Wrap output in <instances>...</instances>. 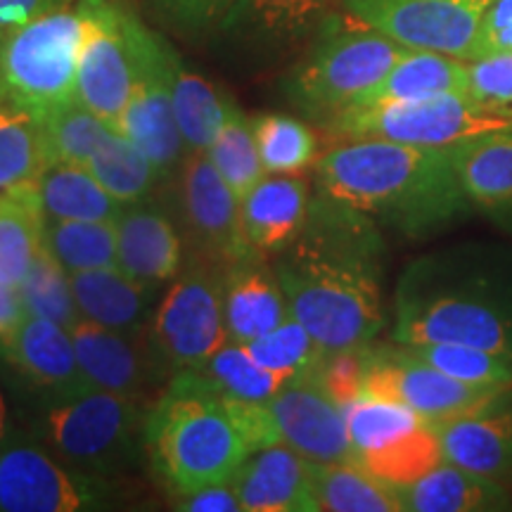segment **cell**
Segmentation results:
<instances>
[{
  "label": "cell",
  "mask_w": 512,
  "mask_h": 512,
  "mask_svg": "<svg viewBox=\"0 0 512 512\" xmlns=\"http://www.w3.org/2000/svg\"><path fill=\"white\" fill-rule=\"evenodd\" d=\"M43 219L34 183L0 195V283L19 287L43 247Z\"/></svg>",
  "instance_id": "31"
},
{
  "label": "cell",
  "mask_w": 512,
  "mask_h": 512,
  "mask_svg": "<svg viewBox=\"0 0 512 512\" xmlns=\"http://www.w3.org/2000/svg\"><path fill=\"white\" fill-rule=\"evenodd\" d=\"M223 292L230 342H252L292 316L278 273L259 256L226 266Z\"/></svg>",
  "instance_id": "25"
},
{
  "label": "cell",
  "mask_w": 512,
  "mask_h": 512,
  "mask_svg": "<svg viewBox=\"0 0 512 512\" xmlns=\"http://www.w3.org/2000/svg\"><path fill=\"white\" fill-rule=\"evenodd\" d=\"M152 17L181 36H204L219 31L235 0H145Z\"/></svg>",
  "instance_id": "45"
},
{
  "label": "cell",
  "mask_w": 512,
  "mask_h": 512,
  "mask_svg": "<svg viewBox=\"0 0 512 512\" xmlns=\"http://www.w3.org/2000/svg\"><path fill=\"white\" fill-rule=\"evenodd\" d=\"M74 3L76 0H0V36Z\"/></svg>",
  "instance_id": "49"
},
{
  "label": "cell",
  "mask_w": 512,
  "mask_h": 512,
  "mask_svg": "<svg viewBox=\"0 0 512 512\" xmlns=\"http://www.w3.org/2000/svg\"><path fill=\"white\" fill-rule=\"evenodd\" d=\"M403 512H501L512 510L508 484L444 463L418 482L396 486Z\"/></svg>",
  "instance_id": "26"
},
{
  "label": "cell",
  "mask_w": 512,
  "mask_h": 512,
  "mask_svg": "<svg viewBox=\"0 0 512 512\" xmlns=\"http://www.w3.org/2000/svg\"><path fill=\"white\" fill-rule=\"evenodd\" d=\"M34 188L46 221H117L124 211L88 166L48 164Z\"/></svg>",
  "instance_id": "28"
},
{
  "label": "cell",
  "mask_w": 512,
  "mask_h": 512,
  "mask_svg": "<svg viewBox=\"0 0 512 512\" xmlns=\"http://www.w3.org/2000/svg\"><path fill=\"white\" fill-rule=\"evenodd\" d=\"M406 48L351 15H330L316 41L285 79L299 110L325 124L373 91Z\"/></svg>",
  "instance_id": "5"
},
{
  "label": "cell",
  "mask_w": 512,
  "mask_h": 512,
  "mask_svg": "<svg viewBox=\"0 0 512 512\" xmlns=\"http://www.w3.org/2000/svg\"><path fill=\"white\" fill-rule=\"evenodd\" d=\"M505 126H512V114L456 93L349 107L323 124L337 140L380 138L420 147H451L465 138Z\"/></svg>",
  "instance_id": "8"
},
{
  "label": "cell",
  "mask_w": 512,
  "mask_h": 512,
  "mask_svg": "<svg viewBox=\"0 0 512 512\" xmlns=\"http://www.w3.org/2000/svg\"><path fill=\"white\" fill-rule=\"evenodd\" d=\"M86 166L95 181L124 207L143 202L162 181L155 164L114 128L102 136Z\"/></svg>",
  "instance_id": "33"
},
{
  "label": "cell",
  "mask_w": 512,
  "mask_h": 512,
  "mask_svg": "<svg viewBox=\"0 0 512 512\" xmlns=\"http://www.w3.org/2000/svg\"><path fill=\"white\" fill-rule=\"evenodd\" d=\"M110 503L107 477L88 475L55 458L46 446L5 441L0 446V510L81 512Z\"/></svg>",
  "instance_id": "12"
},
{
  "label": "cell",
  "mask_w": 512,
  "mask_h": 512,
  "mask_svg": "<svg viewBox=\"0 0 512 512\" xmlns=\"http://www.w3.org/2000/svg\"><path fill=\"white\" fill-rule=\"evenodd\" d=\"M370 356H373V344L363 349L328 351L313 377L323 387V392L344 408L363 396Z\"/></svg>",
  "instance_id": "46"
},
{
  "label": "cell",
  "mask_w": 512,
  "mask_h": 512,
  "mask_svg": "<svg viewBox=\"0 0 512 512\" xmlns=\"http://www.w3.org/2000/svg\"><path fill=\"white\" fill-rule=\"evenodd\" d=\"M382 264L377 221L318 190L275 273L292 316L325 351H344L370 347L387 325Z\"/></svg>",
  "instance_id": "1"
},
{
  "label": "cell",
  "mask_w": 512,
  "mask_h": 512,
  "mask_svg": "<svg viewBox=\"0 0 512 512\" xmlns=\"http://www.w3.org/2000/svg\"><path fill=\"white\" fill-rule=\"evenodd\" d=\"M470 76H467V60L460 57L434 53V50L406 48L392 69L384 74L373 91H368L358 105H377V102L422 100L437 95H467Z\"/></svg>",
  "instance_id": "27"
},
{
  "label": "cell",
  "mask_w": 512,
  "mask_h": 512,
  "mask_svg": "<svg viewBox=\"0 0 512 512\" xmlns=\"http://www.w3.org/2000/svg\"><path fill=\"white\" fill-rule=\"evenodd\" d=\"M467 76H470L467 95L472 100L512 114V50L467 60Z\"/></svg>",
  "instance_id": "47"
},
{
  "label": "cell",
  "mask_w": 512,
  "mask_h": 512,
  "mask_svg": "<svg viewBox=\"0 0 512 512\" xmlns=\"http://www.w3.org/2000/svg\"><path fill=\"white\" fill-rule=\"evenodd\" d=\"M403 349L458 382L479 384V387H510L512 384V363L494 351L465 347V344H418V347Z\"/></svg>",
  "instance_id": "44"
},
{
  "label": "cell",
  "mask_w": 512,
  "mask_h": 512,
  "mask_svg": "<svg viewBox=\"0 0 512 512\" xmlns=\"http://www.w3.org/2000/svg\"><path fill=\"white\" fill-rule=\"evenodd\" d=\"M494 0H342V10L411 50L467 60Z\"/></svg>",
  "instance_id": "13"
},
{
  "label": "cell",
  "mask_w": 512,
  "mask_h": 512,
  "mask_svg": "<svg viewBox=\"0 0 512 512\" xmlns=\"http://www.w3.org/2000/svg\"><path fill=\"white\" fill-rule=\"evenodd\" d=\"M318 508L330 512H403L396 486L382 482L356 460L311 463Z\"/></svg>",
  "instance_id": "32"
},
{
  "label": "cell",
  "mask_w": 512,
  "mask_h": 512,
  "mask_svg": "<svg viewBox=\"0 0 512 512\" xmlns=\"http://www.w3.org/2000/svg\"><path fill=\"white\" fill-rule=\"evenodd\" d=\"M451 157L475 214L512 235V126L460 140Z\"/></svg>",
  "instance_id": "20"
},
{
  "label": "cell",
  "mask_w": 512,
  "mask_h": 512,
  "mask_svg": "<svg viewBox=\"0 0 512 512\" xmlns=\"http://www.w3.org/2000/svg\"><path fill=\"white\" fill-rule=\"evenodd\" d=\"M368 472L392 486H406L418 482L427 472L444 463L441 441L430 422H422L415 430L394 439L392 444L366 451L356 456Z\"/></svg>",
  "instance_id": "36"
},
{
  "label": "cell",
  "mask_w": 512,
  "mask_h": 512,
  "mask_svg": "<svg viewBox=\"0 0 512 512\" xmlns=\"http://www.w3.org/2000/svg\"><path fill=\"white\" fill-rule=\"evenodd\" d=\"M200 373L207 375L223 394L242 401H268L283 389L285 382H290L285 375L259 366L245 344L238 342H228L216 351Z\"/></svg>",
  "instance_id": "43"
},
{
  "label": "cell",
  "mask_w": 512,
  "mask_h": 512,
  "mask_svg": "<svg viewBox=\"0 0 512 512\" xmlns=\"http://www.w3.org/2000/svg\"><path fill=\"white\" fill-rule=\"evenodd\" d=\"M183 242L169 216L152 204H131L117 219V266L147 290L181 273Z\"/></svg>",
  "instance_id": "23"
},
{
  "label": "cell",
  "mask_w": 512,
  "mask_h": 512,
  "mask_svg": "<svg viewBox=\"0 0 512 512\" xmlns=\"http://www.w3.org/2000/svg\"><path fill=\"white\" fill-rule=\"evenodd\" d=\"M394 342L465 344L512 363V249L460 245L406 268L394 297Z\"/></svg>",
  "instance_id": "3"
},
{
  "label": "cell",
  "mask_w": 512,
  "mask_h": 512,
  "mask_svg": "<svg viewBox=\"0 0 512 512\" xmlns=\"http://www.w3.org/2000/svg\"><path fill=\"white\" fill-rule=\"evenodd\" d=\"M344 418L356 456L392 444L394 439L427 422L403 403L373 399V396H358L356 401L344 406Z\"/></svg>",
  "instance_id": "42"
},
{
  "label": "cell",
  "mask_w": 512,
  "mask_h": 512,
  "mask_svg": "<svg viewBox=\"0 0 512 512\" xmlns=\"http://www.w3.org/2000/svg\"><path fill=\"white\" fill-rule=\"evenodd\" d=\"M432 427L448 463L512 484V384L475 411L432 422Z\"/></svg>",
  "instance_id": "19"
},
{
  "label": "cell",
  "mask_w": 512,
  "mask_h": 512,
  "mask_svg": "<svg viewBox=\"0 0 512 512\" xmlns=\"http://www.w3.org/2000/svg\"><path fill=\"white\" fill-rule=\"evenodd\" d=\"M207 155L211 164L216 166V171L223 176V181L230 185V190L240 200L261 178L268 176L264 162H261L259 147H256L252 119L235 102L230 107V114L221 133L207 150Z\"/></svg>",
  "instance_id": "38"
},
{
  "label": "cell",
  "mask_w": 512,
  "mask_h": 512,
  "mask_svg": "<svg viewBox=\"0 0 512 512\" xmlns=\"http://www.w3.org/2000/svg\"><path fill=\"white\" fill-rule=\"evenodd\" d=\"M5 441H10V413L3 389H0V446H3Z\"/></svg>",
  "instance_id": "52"
},
{
  "label": "cell",
  "mask_w": 512,
  "mask_h": 512,
  "mask_svg": "<svg viewBox=\"0 0 512 512\" xmlns=\"http://www.w3.org/2000/svg\"><path fill=\"white\" fill-rule=\"evenodd\" d=\"M512 50V0H494L472 41L467 60Z\"/></svg>",
  "instance_id": "48"
},
{
  "label": "cell",
  "mask_w": 512,
  "mask_h": 512,
  "mask_svg": "<svg viewBox=\"0 0 512 512\" xmlns=\"http://www.w3.org/2000/svg\"><path fill=\"white\" fill-rule=\"evenodd\" d=\"M342 0H235L219 34L240 53L256 60L290 50L316 34Z\"/></svg>",
  "instance_id": "18"
},
{
  "label": "cell",
  "mask_w": 512,
  "mask_h": 512,
  "mask_svg": "<svg viewBox=\"0 0 512 512\" xmlns=\"http://www.w3.org/2000/svg\"><path fill=\"white\" fill-rule=\"evenodd\" d=\"M318 190L406 238L422 240L475 214L451 147L344 138L316 162Z\"/></svg>",
  "instance_id": "2"
},
{
  "label": "cell",
  "mask_w": 512,
  "mask_h": 512,
  "mask_svg": "<svg viewBox=\"0 0 512 512\" xmlns=\"http://www.w3.org/2000/svg\"><path fill=\"white\" fill-rule=\"evenodd\" d=\"M178 510L185 512H238L242 510L238 491L233 484H211L204 489L195 491V494L178 498Z\"/></svg>",
  "instance_id": "50"
},
{
  "label": "cell",
  "mask_w": 512,
  "mask_h": 512,
  "mask_svg": "<svg viewBox=\"0 0 512 512\" xmlns=\"http://www.w3.org/2000/svg\"><path fill=\"white\" fill-rule=\"evenodd\" d=\"M43 242L69 275L117 266V221H46Z\"/></svg>",
  "instance_id": "34"
},
{
  "label": "cell",
  "mask_w": 512,
  "mask_h": 512,
  "mask_svg": "<svg viewBox=\"0 0 512 512\" xmlns=\"http://www.w3.org/2000/svg\"><path fill=\"white\" fill-rule=\"evenodd\" d=\"M223 275L207 259L166 292L152 323V342L166 368L202 370L230 342Z\"/></svg>",
  "instance_id": "10"
},
{
  "label": "cell",
  "mask_w": 512,
  "mask_h": 512,
  "mask_svg": "<svg viewBox=\"0 0 512 512\" xmlns=\"http://www.w3.org/2000/svg\"><path fill=\"white\" fill-rule=\"evenodd\" d=\"M81 318L114 330H143L147 318V287L136 283L119 266L69 275Z\"/></svg>",
  "instance_id": "29"
},
{
  "label": "cell",
  "mask_w": 512,
  "mask_h": 512,
  "mask_svg": "<svg viewBox=\"0 0 512 512\" xmlns=\"http://www.w3.org/2000/svg\"><path fill=\"white\" fill-rule=\"evenodd\" d=\"M24 316H27V311H24L17 287L0 283V339L8 337L22 323Z\"/></svg>",
  "instance_id": "51"
},
{
  "label": "cell",
  "mask_w": 512,
  "mask_h": 512,
  "mask_svg": "<svg viewBox=\"0 0 512 512\" xmlns=\"http://www.w3.org/2000/svg\"><path fill=\"white\" fill-rule=\"evenodd\" d=\"M252 126L268 174H299L318 162V136L306 121L290 114H261Z\"/></svg>",
  "instance_id": "37"
},
{
  "label": "cell",
  "mask_w": 512,
  "mask_h": 512,
  "mask_svg": "<svg viewBox=\"0 0 512 512\" xmlns=\"http://www.w3.org/2000/svg\"><path fill=\"white\" fill-rule=\"evenodd\" d=\"M498 389L503 387H479L453 380L399 344L394 349H373L363 396L403 403L432 425L475 411Z\"/></svg>",
  "instance_id": "14"
},
{
  "label": "cell",
  "mask_w": 512,
  "mask_h": 512,
  "mask_svg": "<svg viewBox=\"0 0 512 512\" xmlns=\"http://www.w3.org/2000/svg\"><path fill=\"white\" fill-rule=\"evenodd\" d=\"M0 351L50 399L91 389L83 380L72 335L53 320L27 313L8 337L0 339Z\"/></svg>",
  "instance_id": "21"
},
{
  "label": "cell",
  "mask_w": 512,
  "mask_h": 512,
  "mask_svg": "<svg viewBox=\"0 0 512 512\" xmlns=\"http://www.w3.org/2000/svg\"><path fill=\"white\" fill-rule=\"evenodd\" d=\"M147 411L145 401L102 389L55 396L38 420V437L69 467L110 477L145 453Z\"/></svg>",
  "instance_id": "6"
},
{
  "label": "cell",
  "mask_w": 512,
  "mask_h": 512,
  "mask_svg": "<svg viewBox=\"0 0 512 512\" xmlns=\"http://www.w3.org/2000/svg\"><path fill=\"white\" fill-rule=\"evenodd\" d=\"M311 209L309 183L297 174H268L240 200L242 226L256 254H280L302 233Z\"/></svg>",
  "instance_id": "24"
},
{
  "label": "cell",
  "mask_w": 512,
  "mask_h": 512,
  "mask_svg": "<svg viewBox=\"0 0 512 512\" xmlns=\"http://www.w3.org/2000/svg\"><path fill=\"white\" fill-rule=\"evenodd\" d=\"M69 335L74 339L83 380L91 389L143 401V394L166 368L152 335L145 337L143 330H114L81 318Z\"/></svg>",
  "instance_id": "16"
},
{
  "label": "cell",
  "mask_w": 512,
  "mask_h": 512,
  "mask_svg": "<svg viewBox=\"0 0 512 512\" xmlns=\"http://www.w3.org/2000/svg\"><path fill=\"white\" fill-rule=\"evenodd\" d=\"M79 46L76 3L0 36V105L43 121L76 100Z\"/></svg>",
  "instance_id": "7"
},
{
  "label": "cell",
  "mask_w": 512,
  "mask_h": 512,
  "mask_svg": "<svg viewBox=\"0 0 512 512\" xmlns=\"http://www.w3.org/2000/svg\"><path fill=\"white\" fill-rule=\"evenodd\" d=\"M126 27L133 48L136 79L114 131L131 140L155 164L159 176L169 178L181 169L188 152L178 131L174 95H171V64L176 50L157 31L147 29L131 10L126 15Z\"/></svg>",
  "instance_id": "9"
},
{
  "label": "cell",
  "mask_w": 512,
  "mask_h": 512,
  "mask_svg": "<svg viewBox=\"0 0 512 512\" xmlns=\"http://www.w3.org/2000/svg\"><path fill=\"white\" fill-rule=\"evenodd\" d=\"M50 164L86 166L110 126L79 100L57 107L41 121Z\"/></svg>",
  "instance_id": "41"
},
{
  "label": "cell",
  "mask_w": 512,
  "mask_h": 512,
  "mask_svg": "<svg viewBox=\"0 0 512 512\" xmlns=\"http://www.w3.org/2000/svg\"><path fill=\"white\" fill-rule=\"evenodd\" d=\"M183 214L207 259L233 266L256 254L242 226L240 197L230 190L207 152H190L181 176Z\"/></svg>",
  "instance_id": "15"
},
{
  "label": "cell",
  "mask_w": 512,
  "mask_h": 512,
  "mask_svg": "<svg viewBox=\"0 0 512 512\" xmlns=\"http://www.w3.org/2000/svg\"><path fill=\"white\" fill-rule=\"evenodd\" d=\"M48 164L41 121L0 105V195L34 183Z\"/></svg>",
  "instance_id": "35"
},
{
  "label": "cell",
  "mask_w": 512,
  "mask_h": 512,
  "mask_svg": "<svg viewBox=\"0 0 512 512\" xmlns=\"http://www.w3.org/2000/svg\"><path fill=\"white\" fill-rule=\"evenodd\" d=\"M145 453L176 498L233 482L252 446L233 401L200 370H178L147 411Z\"/></svg>",
  "instance_id": "4"
},
{
  "label": "cell",
  "mask_w": 512,
  "mask_h": 512,
  "mask_svg": "<svg viewBox=\"0 0 512 512\" xmlns=\"http://www.w3.org/2000/svg\"><path fill=\"white\" fill-rule=\"evenodd\" d=\"M242 510L247 512H316L311 463L287 444L254 451L233 477Z\"/></svg>",
  "instance_id": "22"
},
{
  "label": "cell",
  "mask_w": 512,
  "mask_h": 512,
  "mask_svg": "<svg viewBox=\"0 0 512 512\" xmlns=\"http://www.w3.org/2000/svg\"><path fill=\"white\" fill-rule=\"evenodd\" d=\"M17 290L19 297H22L24 311L29 316L53 320V323L67 330H72L81 320L79 306H76L72 292V278H69L64 266L46 247V242H43L27 278H24V283Z\"/></svg>",
  "instance_id": "39"
},
{
  "label": "cell",
  "mask_w": 512,
  "mask_h": 512,
  "mask_svg": "<svg viewBox=\"0 0 512 512\" xmlns=\"http://www.w3.org/2000/svg\"><path fill=\"white\" fill-rule=\"evenodd\" d=\"M245 347L259 366L285 375L287 380L313 377L320 363H323L325 354H328L294 316L287 318L275 330L266 332V335L247 342Z\"/></svg>",
  "instance_id": "40"
},
{
  "label": "cell",
  "mask_w": 512,
  "mask_h": 512,
  "mask_svg": "<svg viewBox=\"0 0 512 512\" xmlns=\"http://www.w3.org/2000/svg\"><path fill=\"white\" fill-rule=\"evenodd\" d=\"M280 441L309 463L356 460L344 408L323 392L316 377H294L268 399Z\"/></svg>",
  "instance_id": "17"
},
{
  "label": "cell",
  "mask_w": 512,
  "mask_h": 512,
  "mask_svg": "<svg viewBox=\"0 0 512 512\" xmlns=\"http://www.w3.org/2000/svg\"><path fill=\"white\" fill-rule=\"evenodd\" d=\"M171 95L178 131L188 152H207L226 124L233 100L202 74L185 67L178 53L171 64Z\"/></svg>",
  "instance_id": "30"
},
{
  "label": "cell",
  "mask_w": 512,
  "mask_h": 512,
  "mask_svg": "<svg viewBox=\"0 0 512 512\" xmlns=\"http://www.w3.org/2000/svg\"><path fill=\"white\" fill-rule=\"evenodd\" d=\"M76 10L81 15L76 100L114 128L136 79L128 10L112 0H76Z\"/></svg>",
  "instance_id": "11"
}]
</instances>
